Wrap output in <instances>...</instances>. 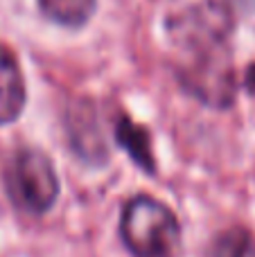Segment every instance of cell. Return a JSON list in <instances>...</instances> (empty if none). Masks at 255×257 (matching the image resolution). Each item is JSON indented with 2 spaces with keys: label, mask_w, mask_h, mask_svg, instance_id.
Wrapping results in <instances>:
<instances>
[{
  "label": "cell",
  "mask_w": 255,
  "mask_h": 257,
  "mask_svg": "<svg viewBox=\"0 0 255 257\" xmlns=\"http://www.w3.org/2000/svg\"><path fill=\"white\" fill-rule=\"evenodd\" d=\"M215 257H255V241L242 228L221 232L215 241Z\"/></svg>",
  "instance_id": "52a82bcc"
},
{
  "label": "cell",
  "mask_w": 255,
  "mask_h": 257,
  "mask_svg": "<svg viewBox=\"0 0 255 257\" xmlns=\"http://www.w3.org/2000/svg\"><path fill=\"white\" fill-rule=\"evenodd\" d=\"M246 84H248V90H255V66L251 68V72H248Z\"/></svg>",
  "instance_id": "9c48e42d"
},
{
  "label": "cell",
  "mask_w": 255,
  "mask_h": 257,
  "mask_svg": "<svg viewBox=\"0 0 255 257\" xmlns=\"http://www.w3.org/2000/svg\"><path fill=\"white\" fill-rule=\"evenodd\" d=\"M228 3L235 9H239V12H246V14L255 12V0H228Z\"/></svg>",
  "instance_id": "ba28073f"
},
{
  "label": "cell",
  "mask_w": 255,
  "mask_h": 257,
  "mask_svg": "<svg viewBox=\"0 0 255 257\" xmlns=\"http://www.w3.org/2000/svg\"><path fill=\"white\" fill-rule=\"evenodd\" d=\"M117 140L131 154V158L140 165L143 169L152 172L154 169V158H152V149H149V138L147 131L140 126H136L134 122L122 120L117 124Z\"/></svg>",
  "instance_id": "8992f818"
},
{
  "label": "cell",
  "mask_w": 255,
  "mask_h": 257,
  "mask_svg": "<svg viewBox=\"0 0 255 257\" xmlns=\"http://www.w3.org/2000/svg\"><path fill=\"white\" fill-rule=\"evenodd\" d=\"M39 5L52 21L68 27L84 25L95 9V0H39Z\"/></svg>",
  "instance_id": "5b68a950"
},
{
  "label": "cell",
  "mask_w": 255,
  "mask_h": 257,
  "mask_svg": "<svg viewBox=\"0 0 255 257\" xmlns=\"http://www.w3.org/2000/svg\"><path fill=\"white\" fill-rule=\"evenodd\" d=\"M7 192L18 208L32 214L48 212L59 194V178L50 158L39 149H23L5 174Z\"/></svg>",
  "instance_id": "3957f363"
},
{
  "label": "cell",
  "mask_w": 255,
  "mask_h": 257,
  "mask_svg": "<svg viewBox=\"0 0 255 257\" xmlns=\"http://www.w3.org/2000/svg\"><path fill=\"white\" fill-rule=\"evenodd\" d=\"M176 50L181 54L183 81L210 104H228L233 97V72L228 54V21L226 14L199 7L183 16L176 27Z\"/></svg>",
  "instance_id": "6da1fadb"
},
{
  "label": "cell",
  "mask_w": 255,
  "mask_h": 257,
  "mask_svg": "<svg viewBox=\"0 0 255 257\" xmlns=\"http://www.w3.org/2000/svg\"><path fill=\"white\" fill-rule=\"evenodd\" d=\"M120 232L138 257H179L181 226L176 214L152 196H136L122 210Z\"/></svg>",
  "instance_id": "7a4b0ae2"
},
{
  "label": "cell",
  "mask_w": 255,
  "mask_h": 257,
  "mask_svg": "<svg viewBox=\"0 0 255 257\" xmlns=\"http://www.w3.org/2000/svg\"><path fill=\"white\" fill-rule=\"evenodd\" d=\"M25 104V81L12 50L0 45V124L14 122Z\"/></svg>",
  "instance_id": "277c9868"
}]
</instances>
